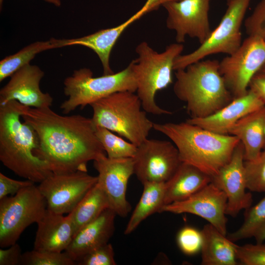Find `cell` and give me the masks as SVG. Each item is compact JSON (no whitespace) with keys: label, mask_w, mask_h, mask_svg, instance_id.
Returning <instances> with one entry per match:
<instances>
[{"label":"cell","mask_w":265,"mask_h":265,"mask_svg":"<svg viewBox=\"0 0 265 265\" xmlns=\"http://www.w3.org/2000/svg\"><path fill=\"white\" fill-rule=\"evenodd\" d=\"M211 182L210 176L192 165L182 162L165 183L164 205L189 197Z\"/></svg>","instance_id":"23"},{"label":"cell","mask_w":265,"mask_h":265,"mask_svg":"<svg viewBox=\"0 0 265 265\" xmlns=\"http://www.w3.org/2000/svg\"><path fill=\"white\" fill-rule=\"evenodd\" d=\"M229 134L238 137L243 145L245 161L256 159L265 147V106L241 118Z\"/></svg>","instance_id":"22"},{"label":"cell","mask_w":265,"mask_h":265,"mask_svg":"<svg viewBox=\"0 0 265 265\" xmlns=\"http://www.w3.org/2000/svg\"><path fill=\"white\" fill-rule=\"evenodd\" d=\"M226 195V215L236 217L243 209L251 207L252 196L247 192L244 148L239 142L230 160L212 177V182Z\"/></svg>","instance_id":"16"},{"label":"cell","mask_w":265,"mask_h":265,"mask_svg":"<svg viewBox=\"0 0 265 265\" xmlns=\"http://www.w3.org/2000/svg\"><path fill=\"white\" fill-rule=\"evenodd\" d=\"M182 43H173L161 53L155 51L143 41L136 47L137 57L131 61L136 80V94L143 110L154 115L172 114L156 103L157 93L167 88L173 81L174 62L184 50Z\"/></svg>","instance_id":"5"},{"label":"cell","mask_w":265,"mask_h":265,"mask_svg":"<svg viewBox=\"0 0 265 265\" xmlns=\"http://www.w3.org/2000/svg\"><path fill=\"white\" fill-rule=\"evenodd\" d=\"M78 265H115L114 253L108 242L85 254L76 261Z\"/></svg>","instance_id":"33"},{"label":"cell","mask_w":265,"mask_h":265,"mask_svg":"<svg viewBox=\"0 0 265 265\" xmlns=\"http://www.w3.org/2000/svg\"><path fill=\"white\" fill-rule=\"evenodd\" d=\"M44 0L49 3L53 4V5L57 7L60 6L61 4L60 0Z\"/></svg>","instance_id":"41"},{"label":"cell","mask_w":265,"mask_h":265,"mask_svg":"<svg viewBox=\"0 0 265 265\" xmlns=\"http://www.w3.org/2000/svg\"><path fill=\"white\" fill-rule=\"evenodd\" d=\"M211 0H176L162 4L167 13L166 25L176 32L177 43L185 42L187 36L200 44L210 36L209 12Z\"/></svg>","instance_id":"13"},{"label":"cell","mask_w":265,"mask_h":265,"mask_svg":"<svg viewBox=\"0 0 265 265\" xmlns=\"http://www.w3.org/2000/svg\"><path fill=\"white\" fill-rule=\"evenodd\" d=\"M37 224L34 250L65 251L74 237V228L69 214L64 216L47 209Z\"/></svg>","instance_id":"19"},{"label":"cell","mask_w":265,"mask_h":265,"mask_svg":"<svg viewBox=\"0 0 265 265\" xmlns=\"http://www.w3.org/2000/svg\"><path fill=\"white\" fill-rule=\"evenodd\" d=\"M116 215L111 209L105 210L74 236L65 251L76 262L90 251L108 243L114 231Z\"/></svg>","instance_id":"20"},{"label":"cell","mask_w":265,"mask_h":265,"mask_svg":"<svg viewBox=\"0 0 265 265\" xmlns=\"http://www.w3.org/2000/svg\"><path fill=\"white\" fill-rule=\"evenodd\" d=\"M247 188L257 192H265V148L252 161H245Z\"/></svg>","instance_id":"31"},{"label":"cell","mask_w":265,"mask_h":265,"mask_svg":"<svg viewBox=\"0 0 265 265\" xmlns=\"http://www.w3.org/2000/svg\"><path fill=\"white\" fill-rule=\"evenodd\" d=\"M135 93L116 92L90 106L95 127L106 128L138 146L148 138L154 123L142 110L141 101Z\"/></svg>","instance_id":"6"},{"label":"cell","mask_w":265,"mask_h":265,"mask_svg":"<svg viewBox=\"0 0 265 265\" xmlns=\"http://www.w3.org/2000/svg\"><path fill=\"white\" fill-rule=\"evenodd\" d=\"M134 174L143 184L165 183L182 163L178 151L171 141L147 138L137 146Z\"/></svg>","instance_id":"12"},{"label":"cell","mask_w":265,"mask_h":265,"mask_svg":"<svg viewBox=\"0 0 265 265\" xmlns=\"http://www.w3.org/2000/svg\"><path fill=\"white\" fill-rule=\"evenodd\" d=\"M246 32L248 36L265 39V0H261L254 11L244 21Z\"/></svg>","instance_id":"35"},{"label":"cell","mask_w":265,"mask_h":265,"mask_svg":"<svg viewBox=\"0 0 265 265\" xmlns=\"http://www.w3.org/2000/svg\"><path fill=\"white\" fill-rule=\"evenodd\" d=\"M173 91L191 118L209 116L233 99L219 72V61L201 60L175 72Z\"/></svg>","instance_id":"4"},{"label":"cell","mask_w":265,"mask_h":265,"mask_svg":"<svg viewBox=\"0 0 265 265\" xmlns=\"http://www.w3.org/2000/svg\"><path fill=\"white\" fill-rule=\"evenodd\" d=\"M176 0H147L145 4L148 7L149 12L158 9L160 5L167 1Z\"/></svg>","instance_id":"40"},{"label":"cell","mask_w":265,"mask_h":265,"mask_svg":"<svg viewBox=\"0 0 265 265\" xmlns=\"http://www.w3.org/2000/svg\"><path fill=\"white\" fill-rule=\"evenodd\" d=\"M227 204L225 193L211 182L184 200L163 206L161 212L196 215L205 219L227 236Z\"/></svg>","instance_id":"15"},{"label":"cell","mask_w":265,"mask_h":265,"mask_svg":"<svg viewBox=\"0 0 265 265\" xmlns=\"http://www.w3.org/2000/svg\"><path fill=\"white\" fill-rule=\"evenodd\" d=\"M248 89L254 93L265 105V63L252 77Z\"/></svg>","instance_id":"38"},{"label":"cell","mask_w":265,"mask_h":265,"mask_svg":"<svg viewBox=\"0 0 265 265\" xmlns=\"http://www.w3.org/2000/svg\"><path fill=\"white\" fill-rule=\"evenodd\" d=\"M109 208L107 197L97 183L80 201L69 215L74 236L84 226L91 222Z\"/></svg>","instance_id":"26"},{"label":"cell","mask_w":265,"mask_h":265,"mask_svg":"<svg viewBox=\"0 0 265 265\" xmlns=\"http://www.w3.org/2000/svg\"><path fill=\"white\" fill-rule=\"evenodd\" d=\"M251 0H226L227 8L209 38L192 52L176 57L174 70L184 69L210 55L234 53L240 46V28Z\"/></svg>","instance_id":"9"},{"label":"cell","mask_w":265,"mask_h":265,"mask_svg":"<svg viewBox=\"0 0 265 265\" xmlns=\"http://www.w3.org/2000/svg\"><path fill=\"white\" fill-rule=\"evenodd\" d=\"M237 258L243 265H265V245L263 243L238 246Z\"/></svg>","instance_id":"34"},{"label":"cell","mask_w":265,"mask_h":265,"mask_svg":"<svg viewBox=\"0 0 265 265\" xmlns=\"http://www.w3.org/2000/svg\"><path fill=\"white\" fill-rule=\"evenodd\" d=\"M97 181V176L85 171L52 173L38 187L46 201L47 209L64 214L70 213Z\"/></svg>","instance_id":"11"},{"label":"cell","mask_w":265,"mask_h":265,"mask_svg":"<svg viewBox=\"0 0 265 265\" xmlns=\"http://www.w3.org/2000/svg\"><path fill=\"white\" fill-rule=\"evenodd\" d=\"M47 209L46 201L34 184L0 199V247L16 243L23 231L37 223Z\"/></svg>","instance_id":"8"},{"label":"cell","mask_w":265,"mask_h":265,"mask_svg":"<svg viewBox=\"0 0 265 265\" xmlns=\"http://www.w3.org/2000/svg\"><path fill=\"white\" fill-rule=\"evenodd\" d=\"M23 265H74L76 262L65 251L52 252L32 250L22 254Z\"/></svg>","instance_id":"30"},{"label":"cell","mask_w":265,"mask_h":265,"mask_svg":"<svg viewBox=\"0 0 265 265\" xmlns=\"http://www.w3.org/2000/svg\"><path fill=\"white\" fill-rule=\"evenodd\" d=\"M96 135L106 156L110 159L133 158L137 146L101 127H95Z\"/></svg>","instance_id":"28"},{"label":"cell","mask_w":265,"mask_h":265,"mask_svg":"<svg viewBox=\"0 0 265 265\" xmlns=\"http://www.w3.org/2000/svg\"><path fill=\"white\" fill-rule=\"evenodd\" d=\"M203 243L201 250L202 265H237L238 245L212 224L201 230Z\"/></svg>","instance_id":"24"},{"label":"cell","mask_w":265,"mask_h":265,"mask_svg":"<svg viewBox=\"0 0 265 265\" xmlns=\"http://www.w3.org/2000/svg\"><path fill=\"white\" fill-rule=\"evenodd\" d=\"M145 14L140 9L128 20L111 28L103 29L88 35L73 39H57L58 48L80 45L93 50L98 56L103 66L104 75L113 73L109 64L110 54L123 31L133 22Z\"/></svg>","instance_id":"21"},{"label":"cell","mask_w":265,"mask_h":265,"mask_svg":"<svg viewBox=\"0 0 265 265\" xmlns=\"http://www.w3.org/2000/svg\"><path fill=\"white\" fill-rule=\"evenodd\" d=\"M137 85L132 63L117 73L93 77L92 71L83 68L74 71L64 81V93L68 99L60 105L63 113L68 114L78 107L87 105L119 91L136 92Z\"/></svg>","instance_id":"7"},{"label":"cell","mask_w":265,"mask_h":265,"mask_svg":"<svg viewBox=\"0 0 265 265\" xmlns=\"http://www.w3.org/2000/svg\"><path fill=\"white\" fill-rule=\"evenodd\" d=\"M153 129L173 142L182 162L196 167L211 177L230 160L240 142L234 135L215 133L186 121L154 123Z\"/></svg>","instance_id":"3"},{"label":"cell","mask_w":265,"mask_h":265,"mask_svg":"<svg viewBox=\"0 0 265 265\" xmlns=\"http://www.w3.org/2000/svg\"><path fill=\"white\" fill-rule=\"evenodd\" d=\"M22 119L35 130L39 139L36 155L53 173L87 172V164L106 155L91 118L61 115L49 107L24 106Z\"/></svg>","instance_id":"1"},{"label":"cell","mask_w":265,"mask_h":265,"mask_svg":"<svg viewBox=\"0 0 265 265\" xmlns=\"http://www.w3.org/2000/svg\"><path fill=\"white\" fill-rule=\"evenodd\" d=\"M44 76V72L36 65L29 63L23 66L10 76L9 81L0 89V105L15 100L28 107H50L53 97L40 88Z\"/></svg>","instance_id":"17"},{"label":"cell","mask_w":265,"mask_h":265,"mask_svg":"<svg viewBox=\"0 0 265 265\" xmlns=\"http://www.w3.org/2000/svg\"><path fill=\"white\" fill-rule=\"evenodd\" d=\"M265 222V196L256 205L245 210L241 226L227 237L234 242L253 237L256 229Z\"/></svg>","instance_id":"29"},{"label":"cell","mask_w":265,"mask_h":265,"mask_svg":"<svg viewBox=\"0 0 265 265\" xmlns=\"http://www.w3.org/2000/svg\"><path fill=\"white\" fill-rule=\"evenodd\" d=\"M58 48L56 39L37 41L24 47L17 53L6 56L0 61V81L10 77L19 69L29 64L35 55L46 50Z\"/></svg>","instance_id":"27"},{"label":"cell","mask_w":265,"mask_h":265,"mask_svg":"<svg viewBox=\"0 0 265 265\" xmlns=\"http://www.w3.org/2000/svg\"><path fill=\"white\" fill-rule=\"evenodd\" d=\"M24 106L15 100L0 105V160L19 176L40 183L52 172L36 155L39 139L32 126L21 120Z\"/></svg>","instance_id":"2"},{"label":"cell","mask_w":265,"mask_h":265,"mask_svg":"<svg viewBox=\"0 0 265 265\" xmlns=\"http://www.w3.org/2000/svg\"><path fill=\"white\" fill-rule=\"evenodd\" d=\"M22 254L21 248L17 243L5 249L1 248L0 249V265H21Z\"/></svg>","instance_id":"37"},{"label":"cell","mask_w":265,"mask_h":265,"mask_svg":"<svg viewBox=\"0 0 265 265\" xmlns=\"http://www.w3.org/2000/svg\"><path fill=\"white\" fill-rule=\"evenodd\" d=\"M253 237L255 238L257 243H263L265 240V222L256 229Z\"/></svg>","instance_id":"39"},{"label":"cell","mask_w":265,"mask_h":265,"mask_svg":"<svg viewBox=\"0 0 265 265\" xmlns=\"http://www.w3.org/2000/svg\"></svg>","instance_id":"42"},{"label":"cell","mask_w":265,"mask_h":265,"mask_svg":"<svg viewBox=\"0 0 265 265\" xmlns=\"http://www.w3.org/2000/svg\"><path fill=\"white\" fill-rule=\"evenodd\" d=\"M176 241L181 251L187 256H193L201 252L203 243L201 230L186 226L178 233Z\"/></svg>","instance_id":"32"},{"label":"cell","mask_w":265,"mask_h":265,"mask_svg":"<svg viewBox=\"0 0 265 265\" xmlns=\"http://www.w3.org/2000/svg\"><path fill=\"white\" fill-rule=\"evenodd\" d=\"M141 196L127 223L124 234L134 231L146 218L156 212H161L164 205L165 183H143Z\"/></svg>","instance_id":"25"},{"label":"cell","mask_w":265,"mask_h":265,"mask_svg":"<svg viewBox=\"0 0 265 265\" xmlns=\"http://www.w3.org/2000/svg\"><path fill=\"white\" fill-rule=\"evenodd\" d=\"M94 166L98 172L97 183L107 197L110 209L116 215L126 217L131 210L126 191L134 174L133 159H110L103 155L94 160Z\"/></svg>","instance_id":"14"},{"label":"cell","mask_w":265,"mask_h":265,"mask_svg":"<svg viewBox=\"0 0 265 265\" xmlns=\"http://www.w3.org/2000/svg\"><path fill=\"white\" fill-rule=\"evenodd\" d=\"M264 106L262 100L248 89L245 95L234 98L215 113L204 118H190L186 121L215 133L229 134L241 118Z\"/></svg>","instance_id":"18"},{"label":"cell","mask_w":265,"mask_h":265,"mask_svg":"<svg viewBox=\"0 0 265 265\" xmlns=\"http://www.w3.org/2000/svg\"><path fill=\"white\" fill-rule=\"evenodd\" d=\"M34 183L30 181H18L8 177L0 173V199L8 196L16 194L22 188L30 186Z\"/></svg>","instance_id":"36"},{"label":"cell","mask_w":265,"mask_h":265,"mask_svg":"<svg viewBox=\"0 0 265 265\" xmlns=\"http://www.w3.org/2000/svg\"><path fill=\"white\" fill-rule=\"evenodd\" d=\"M265 63V39L248 36L219 61V72L234 98L245 95L251 80Z\"/></svg>","instance_id":"10"}]
</instances>
